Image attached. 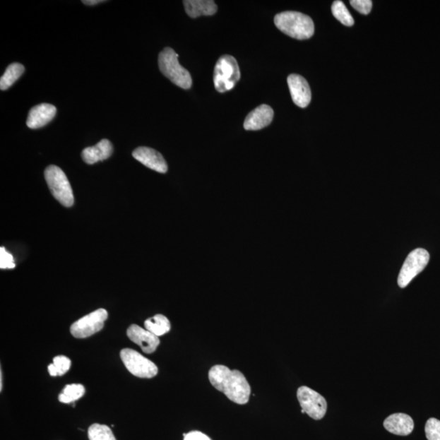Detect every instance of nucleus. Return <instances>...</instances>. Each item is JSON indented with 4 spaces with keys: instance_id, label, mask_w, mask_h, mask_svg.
<instances>
[{
    "instance_id": "nucleus-1",
    "label": "nucleus",
    "mask_w": 440,
    "mask_h": 440,
    "mask_svg": "<svg viewBox=\"0 0 440 440\" xmlns=\"http://www.w3.org/2000/svg\"><path fill=\"white\" fill-rule=\"evenodd\" d=\"M212 386L238 405H246L250 399L251 388L240 371L231 370L225 365H215L209 371Z\"/></svg>"
},
{
    "instance_id": "nucleus-2",
    "label": "nucleus",
    "mask_w": 440,
    "mask_h": 440,
    "mask_svg": "<svg viewBox=\"0 0 440 440\" xmlns=\"http://www.w3.org/2000/svg\"><path fill=\"white\" fill-rule=\"evenodd\" d=\"M275 26L284 34L299 40L310 39L314 35V20L299 12H284L275 16Z\"/></svg>"
},
{
    "instance_id": "nucleus-3",
    "label": "nucleus",
    "mask_w": 440,
    "mask_h": 440,
    "mask_svg": "<svg viewBox=\"0 0 440 440\" xmlns=\"http://www.w3.org/2000/svg\"><path fill=\"white\" fill-rule=\"evenodd\" d=\"M179 55L171 47H166L159 54L158 66L161 72L177 86L183 89L192 87L193 81L190 73L180 65Z\"/></svg>"
},
{
    "instance_id": "nucleus-4",
    "label": "nucleus",
    "mask_w": 440,
    "mask_h": 440,
    "mask_svg": "<svg viewBox=\"0 0 440 440\" xmlns=\"http://www.w3.org/2000/svg\"><path fill=\"white\" fill-rule=\"evenodd\" d=\"M241 78L239 66L234 57L222 56L217 61L214 71L215 88L219 93L230 91Z\"/></svg>"
},
{
    "instance_id": "nucleus-5",
    "label": "nucleus",
    "mask_w": 440,
    "mask_h": 440,
    "mask_svg": "<svg viewBox=\"0 0 440 440\" xmlns=\"http://www.w3.org/2000/svg\"><path fill=\"white\" fill-rule=\"evenodd\" d=\"M44 177L53 197L66 208H71L74 203L73 190L62 170L54 165L47 167Z\"/></svg>"
},
{
    "instance_id": "nucleus-6",
    "label": "nucleus",
    "mask_w": 440,
    "mask_h": 440,
    "mask_svg": "<svg viewBox=\"0 0 440 440\" xmlns=\"http://www.w3.org/2000/svg\"><path fill=\"white\" fill-rule=\"evenodd\" d=\"M125 367L131 374L141 379H152L158 373L157 365L134 350L126 348L120 353Z\"/></svg>"
},
{
    "instance_id": "nucleus-7",
    "label": "nucleus",
    "mask_w": 440,
    "mask_h": 440,
    "mask_svg": "<svg viewBox=\"0 0 440 440\" xmlns=\"http://www.w3.org/2000/svg\"><path fill=\"white\" fill-rule=\"evenodd\" d=\"M430 261V254L425 249L418 248L410 252L405 262L403 264L398 277L400 288H405L413 278L422 273Z\"/></svg>"
},
{
    "instance_id": "nucleus-8",
    "label": "nucleus",
    "mask_w": 440,
    "mask_h": 440,
    "mask_svg": "<svg viewBox=\"0 0 440 440\" xmlns=\"http://www.w3.org/2000/svg\"><path fill=\"white\" fill-rule=\"evenodd\" d=\"M107 318L108 312L105 309L94 311L73 323L71 327V335L77 338L92 336L102 330Z\"/></svg>"
},
{
    "instance_id": "nucleus-9",
    "label": "nucleus",
    "mask_w": 440,
    "mask_h": 440,
    "mask_svg": "<svg viewBox=\"0 0 440 440\" xmlns=\"http://www.w3.org/2000/svg\"><path fill=\"white\" fill-rule=\"evenodd\" d=\"M297 397H298L302 410H304L307 415L315 420H321L325 417L327 411V402L324 397L317 393L316 391L307 386H301L297 391Z\"/></svg>"
},
{
    "instance_id": "nucleus-10",
    "label": "nucleus",
    "mask_w": 440,
    "mask_h": 440,
    "mask_svg": "<svg viewBox=\"0 0 440 440\" xmlns=\"http://www.w3.org/2000/svg\"><path fill=\"white\" fill-rule=\"evenodd\" d=\"M287 82L294 103L300 108L309 106L311 100V93L306 79L299 74H290Z\"/></svg>"
},
{
    "instance_id": "nucleus-11",
    "label": "nucleus",
    "mask_w": 440,
    "mask_h": 440,
    "mask_svg": "<svg viewBox=\"0 0 440 440\" xmlns=\"http://www.w3.org/2000/svg\"><path fill=\"white\" fill-rule=\"evenodd\" d=\"M126 335L130 340L139 345L142 351L147 354L155 352L160 344V339L157 336L137 325H131Z\"/></svg>"
},
{
    "instance_id": "nucleus-12",
    "label": "nucleus",
    "mask_w": 440,
    "mask_h": 440,
    "mask_svg": "<svg viewBox=\"0 0 440 440\" xmlns=\"http://www.w3.org/2000/svg\"><path fill=\"white\" fill-rule=\"evenodd\" d=\"M137 161L159 173H166L167 164L160 153L148 147H139L132 153Z\"/></svg>"
},
{
    "instance_id": "nucleus-13",
    "label": "nucleus",
    "mask_w": 440,
    "mask_h": 440,
    "mask_svg": "<svg viewBox=\"0 0 440 440\" xmlns=\"http://www.w3.org/2000/svg\"><path fill=\"white\" fill-rule=\"evenodd\" d=\"M273 109L269 105L258 106L249 114L244 121V129L247 131H258L264 129L272 123Z\"/></svg>"
},
{
    "instance_id": "nucleus-14",
    "label": "nucleus",
    "mask_w": 440,
    "mask_h": 440,
    "mask_svg": "<svg viewBox=\"0 0 440 440\" xmlns=\"http://www.w3.org/2000/svg\"><path fill=\"white\" fill-rule=\"evenodd\" d=\"M56 114L54 105L46 103L36 105L30 109L26 125L31 129H40L49 124Z\"/></svg>"
},
{
    "instance_id": "nucleus-15",
    "label": "nucleus",
    "mask_w": 440,
    "mask_h": 440,
    "mask_svg": "<svg viewBox=\"0 0 440 440\" xmlns=\"http://www.w3.org/2000/svg\"><path fill=\"white\" fill-rule=\"evenodd\" d=\"M383 426L386 431L396 436H407L412 432L415 422L410 416L405 413H395L386 418Z\"/></svg>"
},
{
    "instance_id": "nucleus-16",
    "label": "nucleus",
    "mask_w": 440,
    "mask_h": 440,
    "mask_svg": "<svg viewBox=\"0 0 440 440\" xmlns=\"http://www.w3.org/2000/svg\"><path fill=\"white\" fill-rule=\"evenodd\" d=\"M113 153V145L108 140L100 141L97 145L84 148L82 152L83 161L90 165L109 158Z\"/></svg>"
},
{
    "instance_id": "nucleus-17",
    "label": "nucleus",
    "mask_w": 440,
    "mask_h": 440,
    "mask_svg": "<svg viewBox=\"0 0 440 440\" xmlns=\"http://www.w3.org/2000/svg\"><path fill=\"white\" fill-rule=\"evenodd\" d=\"M183 3L185 12L192 18L214 15L218 9L215 3L211 0H185Z\"/></svg>"
},
{
    "instance_id": "nucleus-18",
    "label": "nucleus",
    "mask_w": 440,
    "mask_h": 440,
    "mask_svg": "<svg viewBox=\"0 0 440 440\" xmlns=\"http://www.w3.org/2000/svg\"><path fill=\"white\" fill-rule=\"evenodd\" d=\"M145 327V330L160 337L166 335L171 330V323L165 316L158 314L146 320Z\"/></svg>"
},
{
    "instance_id": "nucleus-19",
    "label": "nucleus",
    "mask_w": 440,
    "mask_h": 440,
    "mask_svg": "<svg viewBox=\"0 0 440 440\" xmlns=\"http://www.w3.org/2000/svg\"><path fill=\"white\" fill-rule=\"evenodd\" d=\"M25 67L20 63H13L7 68L4 76L0 78V89L2 91L13 86V83L23 76Z\"/></svg>"
},
{
    "instance_id": "nucleus-20",
    "label": "nucleus",
    "mask_w": 440,
    "mask_h": 440,
    "mask_svg": "<svg viewBox=\"0 0 440 440\" xmlns=\"http://www.w3.org/2000/svg\"><path fill=\"white\" fill-rule=\"evenodd\" d=\"M84 394L85 388L83 385L71 384L65 386L58 399L63 404H71V403L82 398Z\"/></svg>"
},
{
    "instance_id": "nucleus-21",
    "label": "nucleus",
    "mask_w": 440,
    "mask_h": 440,
    "mask_svg": "<svg viewBox=\"0 0 440 440\" xmlns=\"http://www.w3.org/2000/svg\"><path fill=\"white\" fill-rule=\"evenodd\" d=\"M332 13L343 25L346 26H352L354 25V19L351 13H349L346 5L340 1V0L333 2L332 5Z\"/></svg>"
},
{
    "instance_id": "nucleus-22",
    "label": "nucleus",
    "mask_w": 440,
    "mask_h": 440,
    "mask_svg": "<svg viewBox=\"0 0 440 440\" xmlns=\"http://www.w3.org/2000/svg\"><path fill=\"white\" fill-rule=\"evenodd\" d=\"M90 440H116L112 431L108 426L95 423L88 429Z\"/></svg>"
},
{
    "instance_id": "nucleus-23",
    "label": "nucleus",
    "mask_w": 440,
    "mask_h": 440,
    "mask_svg": "<svg viewBox=\"0 0 440 440\" xmlns=\"http://www.w3.org/2000/svg\"><path fill=\"white\" fill-rule=\"evenodd\" d=\"M71 359L65 356H58L53 359V363L49 365V372L52 377L62 376L70 370Z\"/></svg>"
},
{
    "instance_id": "nucleus-24",
    "label": "nucleus",
    "mask_w": 440,
    "mask_h": 440,
    "mask_svg": "<svg viewBox=\"0 0 440 440\" xmlns=\"http://www.w3.org/2000/svg\"><path fill=\"white\" fill-rule=\"evenodd\" d=\"M425 432L428 440H440V421L436 418H430L427 422Z\"/></svg>"
},
{
    "instance_id": "nucleus-25",
    "label": "nucleus",
    "mask_w": 440,
    "mask_h": 440,
    "mask_svg": "<svg viewBox=\"0 0 440 440\" xmlns=\"http://www.w3.org/2000/svg\"><path fill=\"white\" fill-rule=\"evenodd\" d=\"M16 267L12 254L7 252L4 247L0 248V268L12 269Z\"/></svg>"
},
{
    "instance_id": "nucleus-26",
    "label": "nucleus",
    "mask_w": 440,
    "mask_h": 440,
    "mask_svg": "<svg viewBox=\"0 0 440 440\" xmlns=\"http://www.w3.org/2000/svg\"><path fill=\"white\" fill-rule=\"evenodd\" d=\"M350 4L352 6L358 11L359 13L368 15L372 9L373 2L370 0H352Z\"/></svg>"
},
{
    "instance_id": "nucleus-27",
    "label": "nucleus",
    "mask_w": 440,
    "mask_h": 440,
    "mask_svg": "<svg viewBox=\"0 0 440 440\" xmlns=\"http://www.w3.org/2000/svg\"><path fill=\"white\" fill-rule=\"evenodd\" d=\"M184 440H211L205 434L194 431L185 434Z\"/></svg>"
},
{
    "instance_id": "nucleus-28",
    "label": "nucleus",
    "mask_w": 440,
    "mask_h": 440,
    "mask_svg": "<svg viewBox=\"0 0 440 440\" xmlns=\"http://www.w3.org/2000/svg\"><path fill=\"white\" fill-rule=\"evenodd\" d=\"M102 0H83V3L86 5H89V6H92V5L98 4L100 3H102Z\"/></svg>"
},
{
    "instance_id": "nucleus-29",
    "label": "nucleus",
    "mask_w": 440,
    "mask_h": 440,
    "mask_svg": "<svg viewBox=\"0 0 440 440\" xmlns=\"http://www.w3.org/2000/svg\"><path fill=\"white\" fill-rule=\"evenodd\" d=\"M3 389V375H2V370L1 372H0V390L2 391Z\"/></svg>"
},
{
    "instance_id": "nucleus-30",
    "label": "nucleus",
    "mask_w": 440,
    "mask_h": 440,
    "mask_svg": "<svg viewBox=\"0 0 440 440\" xmlns=\"http://www.w3.org/2000/svg\"><path fill=\"white\" fill-rule=\"evenodd\" d=\"M302 413H305V411L304 410H302Z\"/></svg>"
}]
</instances>
